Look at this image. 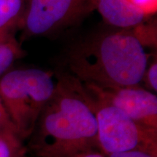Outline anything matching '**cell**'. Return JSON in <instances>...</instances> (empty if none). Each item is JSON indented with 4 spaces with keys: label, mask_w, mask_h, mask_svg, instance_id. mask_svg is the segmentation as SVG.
<instances>
[{
    "label": "cell",
    "mask_w": 157,
    "mask_h": 157,
    "mask_svg": "<svg viewBox=\"0 0 157 157\" xmlns=\"http://www.w3.org/2000/svg\"><path fill=\"white\" fill-rule=\"evenodd\" d=\"M25 55V51L13 35L0 42V77L7 72L15 61L24 57Z\"/></svg>",
    "instance_id": "cell-9"
},
{
    "label": "cell",
    "mask_w": 157,
    "mask_h": 157,
    "mask_svg": "<svg viewBox=\"0 0 157 157\" xmlns=\"http://www.w3.org/2000/svg\"><path fill=\"white\" fill-rule=\"evenodd\" d=\"M78 84L95 114L101 151L105 156L129 151H141L157 155L156 129L141 126L119 109L92 97L81 82Z\"/></svg>",
    "instance_id": "cell-4"
},
{
    "label": "cell",
    "mask_w": 157,
    "mask_h": 157,
    "mask_svg": "<svg viewBox=\"0 0 157 157\" xmlns=\"http://www.w3.org/2000/svg\"><path fill=\"white\" fill-rule=\"evenodd\" d=\"M146 16L154 14L157 10V0H128Z\"/></svg>",
    "instance_id": "cell-12"
},
{
    "label": "cell",
    "mask_w": 157,
    "mask_h": 157,
    "mask_svg": "<svg viewBox=\"0 0 157 157\" xmlns=\"http://www.w3.org/2000/svg\"><path fill=\"white\" fill-rule=\"evenodd\" d=\"M29 138V148L37 157H65L99 149L95 114L75 78L59 76Z\"/></svg>",
    "instance_id": "cell-1"
},
{
    "label": "cell",
    "mask_w": 157,
    "mask_h": 157,
    "mask_svg": "<svg viewBox=\"0 0 157 157\" xmlns=\"http://www.w3.org/2000/svg\"><path fill=\"white\" fill-rule=\"evenodd\" d=\"M95 10L96 0H29L20 23L25 36H44L76 24Z\"/></svg>",
    "instance_id": "cell-5"
},
{
    "label": "cell",
    "mask_w": 157,
    "mask_h": 157,
    "mask_svg": "<svg viewBox=\"0 0 157 157\" xmlns=\"http://www.w3.org/2000/svg\"><path fill=\"white\" fill-rule=\"evenodd\" d=\"M106 157H157V155L141 151H129L117 152L108 154Z\"/></svg>",
    "instance_id": "cell-14"
},
{
    "label": "cell",
    "mask_w": 157,
    "mask_h": 157,
    "mask_svg": "<svg viewBox=\"0 0 157 157\" xmlns=\"http://www.w3.org/2000/svg\"><path fill=\"white\" fill-rule=\"evenodd\" d=\"M14 135L19 137L14 124L0 98V135Z\"/></svg>",
    "instance_id": "cell-11"
},
{
    "label": "cell",
    "mask_w": 157,
    "mask_h": 157,
    "mask_svg": "<svg viewBox=\"0 0 157 157\" xmlns=\"http://www.w3.org/2000/svg\"><path fill=\"white\" fill-rule=\"evenodd\" d=\"M96 10L105 23L121 29L135 28L147 17L128 0H96Z\"/></svg>",
    "instance_id": "cell-7"
},
{
    "label": "cell",
    "mask_w": 157,
    "mask_h": 157,
    "mask_svg": "<svg viewBox=\"0 0 157 157\" xmlns=\"http://www.w3.org/2000/svg\"><path fill=\"white\" fill-rule=\"evenodd\" d=\"M70 76L98 86L138 85L148 57L132 31L102 33L74 44L66 55Z\"/></svg>",
    "instance_id": "cell-2"
},
{
    "label": "cell",
    "mask_w": 157,
    "mask_h": 157,
    "mask_svg": "<svg viewBox=\"0 0 157 157\" xmlns=\"http://www.w3.org/2000/svg\"><path fill=\"white\" fill-rule=\"evenodd\" d=\"M82 84L95 99L119 109L141 126L157 130V97L154 93L138 85L113 87Z\"/></svg>",
    "instance_id": "cell-6"
},
{
    "label": "cell",
    "mask_w": 157,
    "mask_h": 157,
    "mask_svg": "<svg viewBox=\"0 0 157 157\" xmlns=\"http://www.w3.org/2000/svg\"><path fill=\"white\" fill-rule=\"evenodd\" d=\"M25 154L26 148L18 136L0 135V157H25Z\"/></svg>",
    "instance_id": "cell-10"
},
{
    "label": "cell",
    "mask_w": 157,
    "mask_h": 157,
    "mask_svg": "<svg viewBox=\"0 0 157 157\" xmlns=\"http://www.w3.org/2000/svg\"><path fill=\"white\" fill-rule=\"evenodd\" d=\"M65 157H106L103 152L99 149H90V150L84 151L76 153V154L70 155Z\"/></svg>",
    "instance_id": "cell-15"
},
{
    "label": "cell",
    "mask_w": 157,
    "mask_h": 157,
    "mask_svg": "<svg viewBox=\"0 0 157 157\" xmlns=\"http://www.w3.org/2000/svg\"><path fill=\"white\" fill-rule=\"evenodd\" d=\"M146 80L147 85L153 91H157V63L155 60L150 66H148L143 79Z\"/></svg>",
    "instance_id": "cell-13"
},
{
    "label": "cell",
    "mask_w": 157,
    "mask_h": 157,
    "mask_svg": "<svg viewBox=\"0 0 157 157\" xmlns=\"http://www.w3.org/2000/svg\"><path fill=\"white\" fill-rule=\"evenodd\" d=\"M25 0H0V42L12 35L25 10Z\"/></svg>",
    "instance_id": "cell-8"
},
{
    "label": "cell",
    "mask_w": 157,
    "mask_h": 157,
    "mask_svg": "<svg viewBox=\"0 0 157 157\" xmlns=\"http://www.w3.org/2000/svg\"><path fill=\"white\" fill-rule=\"evenodd\" d=\"M56 83L49 72L39 68H23L0 77V98L21 140L32 135Z\"/></svg>",
    "instance_id": "cell-3"
}]
</instances>
